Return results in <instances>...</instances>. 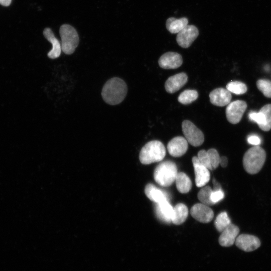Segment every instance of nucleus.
<instances>
[{
	"instance_id": "obj_6",
	"label": "nucleus",
	"mask_w": 271,
	"mask_h": 271,
	"mask_svg": "<svg viewBox=\"0 0 271 271\" xmlns=\"http://www.w3.org/2000/svg\"><path fill=\"white\" fill-rule=\"evenodd\" d=\"M182 128L185 138L190 145L198 147L203 144L204 137L202 131L192 122L188 120L183 121Z\"/></svg>"
},
{
	"instance_id": "obj_5",
	"label": "nucleus",
	"mask_w": 271,
	"mask_h": 271,
	"mask_svg": "<svg viewBox=\"0 0 271 271\" xmlns=\"http://www.w3.org/2000/svg\"><path fill=\"white\" fill-rule=\"evenodd\" d=\"M61 49L66 54H72L78 45L79 37L76 30L72 26L64 24L60 27Z\"/></svg>"
},
{
	"instance_id": "obj_27",
	"label": "nucleus",
	"mask_w": 271,
	"mask_h": 271,
	"mask_svg": "<svg viewBox=\"0 0 271 271\" xmlns=\"http://www.w3.org/2000/svg\"><path fill=\"white\" fill-rule=\"evenodd\" d=\"M264 117V124L260 128L263 131H269L271 129V104L264 105L259 110Z\"/></svg>"
},
{
	"instance_id": "obj_26",
	"label": "nucleus",
	"mask_w": 271,
	"mask_h": 271,
	"mask_svg": "<svg viewBox=\"0 0 271 271\" xmlns=\"http://www.w3.org/2000/svg\"><path fill=\"white\" fill-rule=\"evenodd\" d=\"M213 190L207 186L202 188L198 193V198L201 202L206 205H213L211 200V195Z\"/></svg>"
},
{
	"instance_id": "obj_20",
	"label": "nucleus",
	"mask_w": 271,
	"mask_h": 271,
	"mask_svg": "<svg viewBox=\"0 0 271 271\" xmlns=\"http://www.w3.org/2000/svg\"><path fill=\"white\" fill-rule=\"evenodd\" d=\"M188 21L186 18L176 19L171 17L166 21L167 29L172 34L178 33L188 25Z\"/></svg>"
},
{
	"instance_id": "obj_18",
	"label": "nucleus",
	"mask_w": 271,
	"mask_h": 271,
	"mask_svg": "<svg viewBox=\"0 0 271 271\" xmlns=\"http://www.w3.org/2000/svg\"><path fill=\"white\" fill-rule=\"evenodd\" d=\"M156 213L161 220L169 223L172 222L173 208L168 200H165L157 203Z\"/></svg>"
},
{
	"instance_id": "obj_30",
	"label": "nucleus",
	"mask_w": 271,
	"mask_h": 271,
	"mask_svg": "<svg viewBox=\"0 0 271 271\" xmlns=\"http://www.w3.org/2000/svg\"><path fill=\"white\" fill-rule=\"evenodd\" d=\"M207 152L212 170L216 169L219 165L220 157L216 150L209 149Z\"/></svg>"
},
{
	"instance_id": "obj_24",
	"label": "nucleus",
	"mask_w": 271,
	"mask_h": 271,
	"mask_svg": "<svg viewBox=\"0 0 271 271\" xmlns=\"http://www.w3.org/2000/svg\"><path fill=\"white\" fill-rule=\"evenodd\" d=\"M230 224H231V221L226 212H222L219 214L214 222L216 229L220 232H222Z\"/></svg>"
},
{
	"instance_id": "obj_9",
	"label": "nucleus",
	"mask_w": 271,
	"mask_h": 271,
	"mask_svg": "<svg viewBox=\"0 0 271 271\" xmlns=\"http://www.w3.org/2000/svg\"><path fill=\"white\" fill-rule=\"evenodd\" d=\"M190 212L194 219L204 223L210 222L214 217L213 210L208 205L203 203H197L193 205Z\"/></svg>"
},
{
	"instance_id": "obj_31",
	"label": "nucleus",
	"mask_w": 271,
	"mask_h": 271,
	"mask_svg": "<svg viewBox=\"0 0 271 271\" xmlns=\"http://www.w3.org/2000/svg\"><path fill=\"white\" fill-rule=\"evenodd\" d=\"M197 158L201 164L205 166L209 170H212L207 151L205 150L200 151L198 153Z\"/></svg>"
},
{
	"instance_id": "obj_36",
	"label": "nucleus",
	"mask_w": 271,
	"mask_h": 271,
	"mask_svg": "<svg viewBox=\"0 0 271 271\" xmlns=\"http://www.w3.org/2000/svg\"><path fill=\"white\" fill-rule=\"evenodd\" d=\"M12 0H0V4L3 6H9L11 3Z\"/></svg>"
},
{
	"instance_id": "obj_10",
	"label": "nucleus",
	"mask_w": 271,
	"mask_h": 271,
	"mask_svg": "<svg viewBox=\"0 0 271 271\" xmlns=\"http://www.w3.org/2000/svg\"><path fill=\"white\" fill-rule=\"evenodd\" d=\"M235 243L239 248L246 252L253 251L260 245V240L256 236L247 234L238 235Z\"/></svg>"
},
{
	"instance_id": "obj_22",
	"label": "nucleus",
	"mask_w": 271,
	"mask_h": 271,
	"mask_svg": "<svg viewBox=\"0 0 271 271\" xmlns=\"http://www.w3.org/2000/svg\"><path fill=\"white\" fill-rule=\"evenodd\" d=\"M175 182L177 189L181 193H187L191 189V181L189 177L183 172L178 173Z\"/></svg>"
},
{
	"instance_id": "obj_14",
	"label": "nucleus",
	"mask_w": 271,
	"mask_h": 271,
	"mask_svg": "<svg viewBox=\"0 0 271 271\" xmlns=\"http://www.w3.org/2000/svg\"><path fill=\"white\" fill-rule=\"evenodd\" d=\"M209 98L211 103L213 105L224 106L231 102V94L227 89L217 88L210 93Z\"/></svg>"
},
{
	"instance_id": "obj_11",
	"label": "nucleus",
	"mask_w": 271,
	"mask_h": 271,
	"mask_svg": "<svg viewBox=\"0 0 271 271\" xmlns=\"http://www.w3.org/2000/svg\"><path fill=\"white\" fill-rule=\"evenodd\" d=\"M192 163L194 168L196 185L198 187L205 186L210 180L209 169L199 162L197 157H193Z\"/></svg>"
},
{
	"instance_id": "obj_8",
	"label": "nucleus",
	"mask_w": 271,
	"mask_h": 271,
	"mask_svg": "<svg viewBox=\"0 0 271 271\" xmlns=\"http://www.w3.org/2000/svg\"><path fill=\"white\" fill-rule=\"evenodd\" d=\"M198 35L199 31L196 27L188 25L178 33L176 41L179 46L187 48L191 46Z\"/></svg>"
},
{
	"instance_id": "obj_35",
	"label": "nucleus",
	"mask_w": 271,
	"mask_h": 271,
	"mask_svg": "<svg viewBox=\"0 0 271 271\" xmlns=\"http://www.w3.org/2000/svg\"><path fill=\"white\" fill-rule=\"evenodd\" d=\"M213 191H218L221 189L220 184L217 182L214 179L213 180Z\"/></svg>"
},
{
	"instance_id": "obj_25",
	"label": "nucleus",
	"mask_w": 271,
	"mask_h": 271,
	"mask_svg": "<svg viewBox=\"0 0 271 271\" xmlns=\"http://www.w3.org/2000/svg\"><path fill=\"white\" fill-rule=\"evenodd\" d=\"M226 89L231 93L239 95L245 93L247 90L246 85L243 82L231 81L226 85Z\"/></svg>"
},
{
	"instance_id": "obj_19",
	"label": "nucleus",
	"mask_w": 271,
	"mask_h": 271,
	"mask_svg": "<svg viewBox=\"0 0 271 271\" xmlns=\"http://www.w3.org/2000/svg\"><path fill=\"white\" fill-rule=\"evenodd\" d=\"M147 197L156 203L165 200L168 201V195L164 190L158 188L153 184H147L145 189Z\"/></svg>"
},
{
	"instance_id": "obj_13",
	"label": "nucleus",
	"mask_w": 271,
	"mask_h": 271,
	"mask_svg": "<svg viewBox=\"0 0 271 271\" xmlns=\"http://www.w3.org/2000/svg\"><path fill=\"white\" fill-rule=\"evenodd\" d=\"M159 66L164 69H176L183 63L181 55L176 52H168L162 55L158 61Z\"/></svg>"
},
{
	"instance_id": "obj_17",
	"label": "nucleus",
	"mask_w": 271,
	"mask_h": 271,
	"mask_svg": "<svg viewBox=\"0 0 271 271\" xmlns=\"http://www.w3.org/2000/svg\"><path fill=\"white\" fill-rule=\"evenodd\" d=\"M45 38L52 45V49L47 54L48 57L52 59L59 57L61 52V44L59 40L55 37L52 31L49 28H46L43 31Z\"/></svg>"
},
{
	"instance_id": "obj_4",
	"label": "nucleus",
	"mask_w": 271,
	"mask_h": 271,
	"mask_svg": "<svg viewBox=\"0 0 271 271\" xmlns=\"http://www.w3.org/2000/svg\"><path fill=\"white\" fill-rule=\"evenodd\" d=\"M178 174L176 164L170 161L158 165L154 173L155 181L163 187L170 186L175 181Z\"/></svg>"
},
{
	"instance_id": "obj_28",
	"label": "nucleus",
	"mask_w": 271,
	"mask_h": 271,
	"mask_svg": "<svg viewBox=\"0 0 271 271\" xmlns=\"http://www.w3.org/2000/svg\"><path fill=\"white\" fill-rule=\"evenodd\" d=\"M256 86L258 90L266 97L271 98V81L260 79L257 81Z\"/></svg>"
},
{
	"instance_id": "obj_16",
	"label": "nucleus",
	"mask_w": 271,
	"mask_h": 271,
	"mask_svg": "<svg viewBox=\"0 0 271 271\" xmlns=\"http://www.w3.org/2000/svg\"><path fill=\"white\" fill-rule=\"evenodd\" d=\"M187 80L188 76L184 72L172 76L165 82V89L168 93H175L180 89L187 82Z\"/></svg>"
},
{
	"instance_id": "obj_33",
	"label": "nucleus",
	"mask_w": 271,
	"mask_h": 271,
	"mask_svg": "<svg viewBox=\"0 0 271 271\" xmlns=\"http://www.w3.org/2000/svg\"><path fill=\"white\" fill-rule=\"evenodd\" d=\"M247 141L248 144L255 146H259L261 143V140L260 138L255 135L251 134L247 137Z\"/></svg>"
},
{
	"instance_id": "obj_15",
	"label": "nucleus",
	"mask_w": 271,
	"mask_h": 271,
	"mask_svg": "<svg viewBox=\"0 0 271 271\" xmlns=\"http://www.w3.org/2000/svg\"><path fill=\"white\" fill-rule=\"evenodd\" d=\"M239 232L238 227L235 224H230L222 232L219 237V244L224 247L232 245Z\"/></svg>"
},
{
	"instance_id": "obj_7",
	"label": "nucleus",
	"mask_w": 271,
	"mask_h": 271,
	"mask_svg": "<svg viewBox=\"0 0 271 271\" xmlns=\"http://www.w3.org/2000/svg\"><path fill=\"white\" fill-rule=\"evenodd\" d=\"M247 108L246 103L237 100L230 102L226 108V115L228 121L232 124L238 123Z\"/></svg>"
},
{
	"instance_id": "obj_3",
	"label": "nucleus",
	"mask_w": 271,
	"mask_h": 271,
	"mask_svg": "<svg viewBox=\"0 0 271 271\" xmlns=\"http://www.w3.org/2000/svg\"><path fill=\"white\" fill-rule=\"evenodd\" d=\"M166 155V149L162 142L152 141L141 149L139 159L143 164L148 165L162 161Z\"/></svg>"
},
{
	"instance_id": "obj_1",
	"label": "nucleus",
	"mask_w": 271,
	"mask_h": 271,
	"mask_svg": "<svg viewBox=\"0 0 271 271\" xmlns=\"http://www.w3.org/2000/svg\"><path fill=\"white\" fill-rule=\"evenodd\" d=\"M125 82L118 77L109 79L104 85L101 95L105 102L110 105H116L121 103L127 93Z\"/></svg>"
},
{
	"instance_id": "obj_23",
	"label": "nucleus",
	"mask_w": 271,
	"mask_h": 271,
	"mask_svg": "<svg viewBox=\"0 0 271 271\" xmlns=\"http://www.w3.org/2000/svg\"><path fill=\"white\" fill-rule=\"evenodd\" d=\"M198 93L195 90L187 89L183 91L179 96L178 101L183 104H188L197 99Z\"/></svg>"
},
{
	"instance_id": "obj_21",
	"label": "nucleus",
	"mask_w": 271,
	"mask_h": 271,
	"mask_svg": "<svg viewBox=\"0 0 271 271\" xmlns=\"http://www.w3.org/2000/svg\"><path fill=\"white\" fill-rule=\"evenodd\" d=\"M188 215L187 206L183 203L177 204L173 208L172 222L176 225H180L185 222Z\"/></svg>"
},
{
	"instance_id": "obj_32",
	"label": "nucleus",
	"mask_w": 271,
	"mask_h": 271,
	"mask_svg": "<svg viewBox=\"0 0 271 271\" xmlns=\"http://www.w3.org/2000/svg\"><path fill=\"white\" fill-rule=\"evenodd\" d=\"M224 194L222 190L213 191L211 195V200L214 204L224 198Z\"/></svg>"
},
{
	"instance_id": "obj_29",
	"label": "nucleus",
	"mask_w": 271,
	"mask_h": 271,
	"mask_svg": "<svg viewBox=\"0 0 271 271\" xmlns=\"http://www.w3.org/2000/svg\"><path fill=\"white\" fill-rule=\"evenodd\" d=\"M249 119L253 122H256L260 128L264 124V117L263 113L260 111L258 112L251 111L248 113Z\"/></svg>"
},
{
	"instance_id": "obj_2",
	"label": "nucleus",
	"mask_w": 271,
	"mask_h": 271,
	"mask_svg": "<svg viewBox=\"0 0 271 271\" xmlns=\"http://www.w3.org/2000/svg\"><path fill=\"white\" fill-rule=\"evenodd\" d=\"M266 159V153L259 146L249 149L243 157V166L245 171L253 175L258 173L262 168Z\"/></svg>"
},
{
	"instance_id": "obj_34",
	"label": "nucleus",
	"mask_w": 271,
	"mask_h": 271,
	"mask_svg": "<svg viewBox=\"0 0 271 271\" xmlns=\"http://www.w3.org/2000/svg\"><path fill=\"white\" fill-rule=\"evenodd\" d=\"M228 163L227 158L225 156L220 157L219 164L223 168L227 166Z\"/></svg>"
},
{
	"instance_id": "obj_12",
	"label": "nucleus",
	"mask_w": 271,
	"mask_h": 271,
	"mask_svg": "<svg viewBox=\"0 0 271 271\" xmlns=\"http://www.w3.org/2000/svg\"><path fill=\"white\" fill-rule=\"evenodd\" d=\"M188 147L186 139L183 137L179 136L174 138L168 143L167 150L172 156L179 157L185 154Z\"/></svg>"
}]
</instances>
